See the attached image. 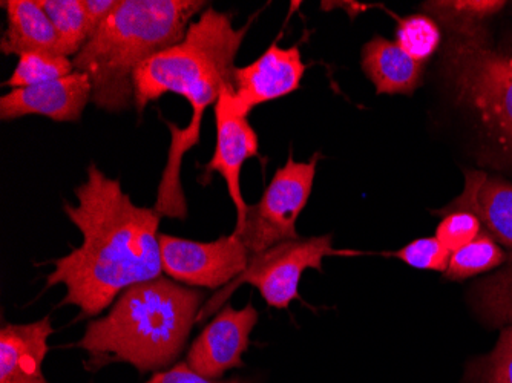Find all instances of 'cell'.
<instances>
[{
    "instance_id": "603a6c76",
    "label": "cell",
    "mask_w": 512,
    "mask_h": 383,
    "mask_svg": "<svg viewBox=\"0 0 512 383\" xmlns=\"http://www.w3.org/2000/svg\"><path fill=\"white\" fill-rule=\"evenodd\" d=\"M382 255L401 259L407 266L414 269L433 270L440 273L447 272L451 259L450 250L445 249L436 236L414 239L402 249L382 253Z\"/></svg>"
},
{
    "instance_id": "4316f807",
    "label": "cell",
    "mask_w": 512,
    "mask_h": 383,
    "mask_svg": "<svg viewBox=\"0 0 512 383\" xmlns=\"http://www.w3.org/2000/svg\"><path fill=\"white\" fill-rule=\"evenodd\" d=\"M505 51H508V53L512 54V37L508 40V42H506Z\"/></svg>"
},
{
    "instance_id": "5bb4252c",
    "label": "cell",
    "mask_w": 512,
    "mask_h": 383,
    "mask_svg": "<svg viewBox=\"0 0 512 383\" xmlns=\"http://www.w3.org/2000/svg\"><path fill=\"white\" fill-rule=\"evenodd\" d=\"M54 333L51 316L31 324H4L0 330V383H50L43 361Z\"/></svg>"
},
{
    "instance_id": "3957f363",
    "label": "cell",
    "mask_w": 512,
    "mask_h": 383,
    "mask_svg": "<svg viewBox=\"0 0 512 383\" xmlns=\"http://www.w3.org/2000/svg\"><path fill=\"white\" fill-rule=\"evenodd\" d=\"M204 293L160 276L126 289L103 318L86 325L76 347L88 354L85 370L129 364L138 373L171 368L186 347Z\"/></svg>"
},
{
    "instance_id": "cb8c5ba5",
    "label": "cell",
    "mask_w": 512,
    "mask_h": 383,
    "mask_svg": "<svg viewBox=\"0 0 512 383\" xmlns=\"http://www.w3.org/2000/svg\"><path fill=\"white\" fill-rule=\"evenodd\" d=\"M436 229V238L445 249L451 253L473 243L474 239L483 232L479 218L471 212L456 210L445 213Z\"/></svg>"
},
{
    "instance_id": "277c9868",
    "label": "cell",
    "mask_w": 512,
    "mask_h": 383,
    "mask_svg": "<svg viewBox=\"0 0 512 383\" xmlns=\"http://www.w3.org/2000/svg\"><path fill=\"white\" fill-rule=\"evenodd\" d=\"M206 5L203 0H120L73 59L74 69L91 80V103L111 114L135 108L137 69L181 42Z\"/></svg>"
},
{
    "instance_id": "9c48e42d",
    "label": "cell",
    "mask_w": 512,
    "mask_h": 383,
    "mask_svg": "<svg viewBox=\"0 0 512 383\" xmlns=\"http://www.w3.org/2000/svg\"><path fill=\"white\" fill-rule=\"evenodd\" d=\"M163 272L178 284L194 289H224L249 264L250 253L237 235L221 236L211 243L160 233Z\"/></svg>"
},
{
    "instance_id": "7a4b0ae2",
    "label": "cell",
    "mask_w": 512,
    "mask_h": 383,
    "mask_svg": "<svg viewBox=\"0 0 512 383\" xmlns=\"http://www.w3.org/2000/svg\"><path fill=\"white\" fill-rule=\"evenodd\" d=\"M253 17L246 27L235 28L230 14L209 7L189 25L181 42L155 54L135 73V109L138 114L168 92L181 95L192 108L191 122L186 128L180 129L174 123L166 122L171 131V146L154 206L160 217L188 218L181 164L184 155L200 143L201 122L206 109L215 105L226 89H232L237 68L235 59Z\"/></svg>"
},
{
    "instance_id": "d6986e66",
    "label": "cell",
    "mask_w": 512,
    "mask_h": 383,
    "mask_svg": "<svg viewBox=\"0 0 512 383\" xmlns=\"http://www.w3.org/2000/svg\"><path fill=\"white\" fill-rule=\"evenodd\" d=\"M505 259V250L490 235L482 232L473 243L451 253L445 278L453 281L473 278V276L499 269L505 264Z\"/></svg>"
},
{
    "instance_id": "e0dca14e",
    "label": "cell",
    "mask_w": 512,
    "mask_h": 383,
    "mask_svg": "<svg viewBox=\"0 0 512 383\" xmlns=\"http://www.w3.org/2000/svg\"><path fill=\"white\" fill-rule=\"evenodd\" d=\"M500 0H439L424 4L425 13L454 36L477 37L488 33L486 23L506 7Z\"/></svg>"
},
{
    "instance_id": "ffe728a7",
    "label": "cell",
    "mask_w": 512,
    "mask_h": 383,
    "mask_svg": "<svg viewBox=\"0 0 512 383\" xmlns=\"http://www.w3.org/2000/svg\"><path fill=\"white\" fill-rule=\"evenodd\" d=\"M73 59L48 53L22 54L17 60L16 68L10 79L4 83L11 89L30 88V86L42 85L53 82L73 74Z\"/></svg>"
},
{
    "instance_id": "8992f818",
    "label": "cell",
    "mask_w": 512,
    "mask_h": 383,
    "mask_svg": "<svg viewBox=\"0 0 512 383\" xmlns=\"http://www.w3.org/2000/svg\"><path fill=\"white\" fill-rule=\"evenodd\" d=\"M465 210L479 218L483 232L505 250V264L474 285L473 302L490 327L512 325V183L483 171H465L462 194L440 215Z\"/></svg>"
},
{
    "instance_id": "7c38bea8",
    "label": "cell",
    "mask_w": 512,
    "mask_h": 383,
    "mask_svg": "<svg viewBox=\"0 0 512 383\" xmlns=\"http://www.w3.org/2000/svg\"><path fill=\"white\" fill-rule=\"evenodd\" d=\"M215 126H217V143L211 161L204 167V177H211L217 172L226 181L230 200L237 210V227L243 226L249 204L244 201L241 190V171L244 163L260 155V140L249 120L237 114L230 105L226 91L215 103Z\"/></svg>"
},
{
    "instance_id": "5b68a950",
    "label": "cell",
    "mask_w": 512,
    "mask_h": 383,
    "mask_svg": "<svg viewBox=\"0 0 512 383\" xmlns=\"http://www.w3.org/2000/svg\"><path fill=\"white\" fill-rule=\"evenodd\" d=\"M442 73L456 102L473 112L486 137L512 161V54L496 50L490 34H448Z\"/></svg>"
},
{
    "instance_id": "9a60e30c",
    "label": "cell",
    "mask_w": 512,
    "mask_h": 383,
    "mask_svg": "<svg viewBox=\"0 0 512 383\" xmlns=\"http://www.w3.org/2000/svg\"><path fill=\"white\" fill-rule=\"evenodd\" d=\"M7 10V28L0 40V50L5 56L20 57L28 53H60V39L43 10L40 0H4Z\"/></svg>"
},
{
    "instance_id": "8fae6325",
    "label": "cell",
    "mask_w": 512,
    "mask_h": 383,
    "mask_svg": "<svg viewBox=\"0 0 512 383\" xmlns=\"http://www.w3.org/2000/svg\"><path fill=\"white\" fill-rule=\"evenodd\" d=\"M256 324L258 310L252 302L243 308L224 305L189 348L186 364L195 373L212 380L243 367V354L249 348L250 334Z\"/></svg>"
},
{
    "instance_id": "ba28073f",
    "label": "cell",
    "mask_w": 512,
    "mask_h": 383,
    "mask_svg": "<svg viewBox=\"0 0 512 383\" xmlns=\"http://www.w3.org/2000/svg\"><path fill=\"white\" fill-rule=\"evenodd\" d=\"M321 157L316 152L309 161L301 163L295 161L290 152L286 164L275 172L261 200L249 206L243 226L235 229L234 235L243 241L250 256L299 238L296 221L309 203Z\"/></svg>"
},
{
    "instance_id": "2e32d148",
    "label": "cell",
    "mask_w": 512,
    "mask_h": 383,
    "mask_svg": "<svg viewBox=\"0 0 512 383\" xmlns=\"http://www.w3.org/2000/svg\"><path fill=\"white\" fill-rule=\"evenodd\" d=\"M362 69L378 94L410 95L421 85L424 63L408 56L398 43L376 36L362 48Z\"/></svg>"
},
{
    "instance_id": "52a82bcc",
    "label": "cell",
    "mask_w": 512,
    "mask_h": 383,
    "mask_svg": "<svg viewBox=\"0 0 512 383\" xmlns=\"http://www.w3.org/2000/svg\"><path fill=\"white\" fill-rule=\"evenodd\" d=\"M333 255H352V252L333 249L332 235H322L290 239L250 256L246 270L201 307L197 324L217 313L218 307L241 284L255 287L270 307L286 310L293 301H301L299 282L304 272L307 269L322 272V261Z\"/></svg>"
},
{
    "instance_id": "44dd1931",
    "label": "cell",
    "mask_w": 512,
    "mask_h": 383,
    "mask_svg": "<svg viewBox=\"0 0 512 383\" xmlns=\"http://www.w3.org/2000/svg\"><path fill=\"white\" fill-rule=\"evenodd\" d=\"M396 43L417 62L424 63L442 46V28L428 14H413L398 20Z\"/></svg>"
},
{
    "instance_id": "484cf974",
    "label": "cell",
    "mask_w": 512,
    "mask_h": 383,
    "mask_svg": "<svg viewBox=\"0 0 512 383\" xmlns=\"http://www.w3.org/2000/svg\"><path fill=\"white\" fill-rule=\"evenodd\" d=\"M91 34L96 33L102 23L119 7L120 0H82Z\"/></svg>"
},
{
    "instance_id": "4fadbf2b",
    "label": "cell",
    "mask_w": 512,
    "mask_h": 383,
    "mask_svg": "<svg viewBox=\"0 0 512 383\" xmlns=\"http://www.w3.org/2000/svg\"><path fill=\"white\" fill-rule=\"evenodd\" d=\"M92 100L88 74H73L30 88L11 89L0 97V118L11 122L28 115H40L53 122H77Z\"/></svg>"
},
{
    "instance_id": "30bf717a",
    "label": "cell",
    "mask_w": 512,
    "mask_h": 383,
    "mask_svg": "<svg viewBox=\"0 0 512 383\" xmlns=\"http://www.w3.org/2000/svg\"><path fill=\"white\" fill-rule=\"evenodd\" d=\"M306 69L298 45L281 48L273 42L260 59L235 68L232 89H227L230 105L237 114L247 117L256 106L298 91Z\"/></svg>"
},
{
    "instance_id": "6da1fadb",
    "label": "cell",
    "mask_w": 512,
    "mask_h": 383,
    "mask_svg": "<svg viewBox=\"0 0 512 383\" xmlns=\"http://www.w3.org/2000/svg\"><path fill=\"white\" fill-rule=\"evenodd\" d=\"M77 204L65 203L66 217L82 233V244L54 259L46 289L62 284L60 302L74 305L76 321L102 315L132 285L160 278L161 217L154 207L134 204L119 178L103 174L92 163L77 187Z\"/></svg>"
},
{
    "instance_id": "ac0fdd59",
    "label": "cell",
    "mask_w": 512,
    "mask_h": 383,
    "mask_svg": "<svg viewBox=\"0 0 512 383\" xmlns=\"http://www.w3.org/2000/svg\"><path fill=\"white\" fill-rule=\"evenodd\" d=\"M60 39V53L74 59L91 39L82 0H40Z\"/></svg>"
},
{
    "instance_id": "d4e9b609",
    "label": "cell",
    "mask_w": 512,
    "mask_h": 383,
    "mask_svg": "<svg viewBox=\"0 0 512 383\" xmlns=\"http://www.w3.org/2000/svg\"><path fill=\"white\" fill-rule=\"evenodd\" d=\"M146 383H252L250 380L234 377L229 380H212L195 373L186 362H178L168 370L152 374Z\"/></svg>"
},
{
    "instance_id": "7402d4cb",
    "label": "cell",
    "mask_w": 512,
    "mask_h": 383,
    "mask_svg": "<svg viewBox=\"0 0 512 383\" xmlns=\"http://www.w3.org/2000/svg\"><path fill=\"white\" fill-rule=\"evenodd\" d=\"M468 383H512V325L505 327L496 347L470 364Z\"/></svg>"
}]
</instances>
